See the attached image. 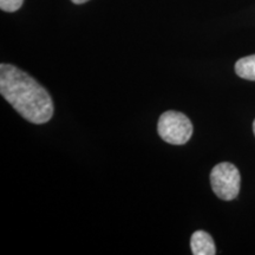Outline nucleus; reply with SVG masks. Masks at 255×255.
<instances>
[{
    "label": "nucleus",
    "instance_id": "1",
    "mask_svg": "<svg viewBox=\"0 0 255 255\" xmlns=\"http://www.w3.org/2000/svg\"><path fill=\"white\" fill-rule=\"evenodd\" d=\"M0 94L28 122L43 124L52 117L53 103L49 92L17 66L0 65Z\"/></svg>",
    "mask_w": 255,
    "mask_h": 255
},
{
    "label": "nucleus",
    "instance_id": "2",
    "mask_svg": "<svg viewBox=\"0 0 255 255\" xmlns=\"http://www.w3.org/2000/svg\"><path fill=\"white\" fill-rule=\"evenodd\" d=\"M158 135L169 144L182 145L193 135V124L189 119L178 111H165L157 124Z\"/></svg>",
    "mask_w": 255,
    "mask_h": 255
},
{
    "label": "nucleus",
    "instance_id": "3",
    "mask_svg": "<svg viewBox=\"0 0 255 255\" xmlns=\"http://www.w3.org/2000/svg\"><path fill=\"white\" fill-rule=\"evenodd\" d=\"M210 184L219 199L223 201L234 200L240 191V171L229 162L216 164L210 173Z\"/></svg>",
    "mask_w": 255,
    "mask_h": 255
},
{
    "label": "nucleus",
    "instance_id": "4",
    "mask_svg": "<svg viewBox=\"0 0 255 255\" xmlns=\"http://www.w3.org/2000/svg\"><path fill=\"white\" fill-rule=\"evenodd\" d=\"M191 253L194 255H215L216 247L214 240L207 232L197 231L190 239Z\"/></svg>",
    "mask_w": 255,
    "mask_h": 255
},
{
    "label": "nucleus",
    "instance_id": "5",
    "mask_svg": "<svg viewBox=\"0 0 255 255\" xmlns=\"http://www.w3.org/2000/svg\"><path fill=\"white\" fill-rule=\"evenodd\" d=\"M235 72L239 77L255 81V55L244 57L235 64Z\"/></svg>",
    "mask_w": 255,
    "mask_h": 255
},
{
    "label": "nucleus",
    "instance_id": "6",
    "mask_svg": "<svg viewBox=\"0 0 255 255\" xmlns=\"http://www.w3.org/2000/svg\"><path fill=\"white\" fill-rule=\"evenodd\" d=\"M24 0H0V8L5 12H15L23 5Z\"/></svg>",
    "mask_w": 255,
    "mask_h": 255
},
{
    "label": "nucleus",
    "instance_id": "7",
    "mask_svg": "<svg viewBox=\"0 0 255 255\" xmlns=\"http://www.w3.org/2000/svg\"><path fill=\"white\" fill-rule=\"evenodd\" d=\"M72 2H75V4H84V2L89 1V0H71Z\"/></svg>",
    "mask_w": 255,
    "mask_h": 255
},
{
    "label": "nucleus",
    "instance_id": "8",
    "mask_svg": "<svg viewBox=\"0 0 255 255\" xmlns=\"http://www.w3.org/2000/svg\"><path fill=\"white\" fill-rule=\"evenodd\" d=\"M253 131H254V135H255V121H254V123H253Z\"/></svg>",
    "mask_w": 255,
    "mask_h": 255
}]
</instances>
